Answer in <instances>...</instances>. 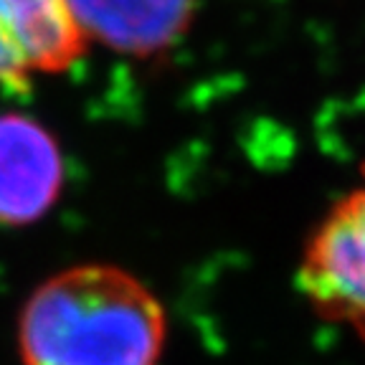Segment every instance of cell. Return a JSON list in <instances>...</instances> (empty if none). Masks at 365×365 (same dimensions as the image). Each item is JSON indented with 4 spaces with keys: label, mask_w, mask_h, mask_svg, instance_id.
Instances as JSON below:
<instances>
[{
    "label": "cell",
    "mask_w": 365,
    "mask_h": 365,
    "mask_svg": "<svg viewBox=\"0 0 365 365\" xmlns=\"http://www.w3.org/2000/svg\"><path fill=\"white\" fill-rule=\"evenodd\" d=\"M297 289L319 319L353 332L365 345V165L358 185L309 234Z\"/></svg>",
    "instance_id": "7a4b0ae2"
},
{
    "label": "cell",
    "mask_w": 365,
    "mask_h": 365,
    "mask_svg": "<svg viewBox=\"0 0 365 365\" xmlns=\"http://www.w3.org/2000/svg\"><path fill=\"white\" fill-rule=\"evenodd\" d=\"M16 332L21 365H160L168 314L132 272L89 262L41 282Z\"/></svg>",
    "instance_id": "6da1fadb"
},
{
    "label": "cell",
    "mask_w": 365,
    "mask_h": 365,
    "mask_svg": "<svg viewBox=\"0 0 365 365\" xmlns=\"http://www.w3.org/2000/svg\"><path fill=\"white\" fill-rule=\"evenodd\" d=\"M86 46L63 0H0V86L63 74Z\"/></svg>",
    "instance_id": "3957f363"
},
{
    "label": "cell",
    "mask_w": 365,
    "mask_h": 365,
    "mask_svg": "<svg viewBox=\"0 0 365 365\" xmlns=\"http://www.w3.org/2000/svg\"><path fill=\"white\" fill-rule=\"evenodd\" d=\"M86 43L127 56H155L185 36L195 0H63Z\"/></svg>",
    "instance_id": "5b68a950"
},
{
    "label": "cell",
    "mask_w": 365,
    "mask_h": 365,
    "mask_svg": "<svg viewBox=\"0 0 365 365\" xmlns=\"http://www.w3.org/2000/svg\"><path fill=\"white\" fill-rule=\"evenodd\" d=\"M63 155L56 137L26 114H0V226H29L56 205Z\"/></svg>",
    "instance_id": "277c9868"
}]
</instances>
